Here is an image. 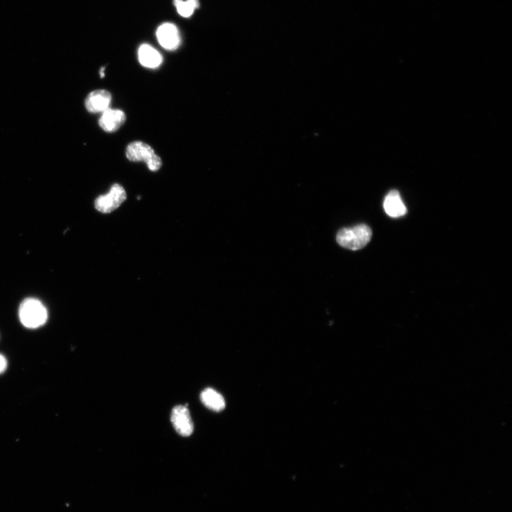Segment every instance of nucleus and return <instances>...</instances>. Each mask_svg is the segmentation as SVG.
<instances>
[{
    "mask_svg": "<svg viewBox=\"0 0 512 512\" xmlns=\"http://www.w3.org/2000/svg\"><path fill=\"white\" fill-rule=\"evenodd\" d=\"M174 4L177 12L183 17H191L199 8V0H174Z\"/></svg>",
    "mask_w": 512,
    "mask_h": 512,
    "instance_id": "f8f14e48",
    "label": "nucleus"
},
{
    "mask_svg": "<svg viewBox=\"0 0 512 512\" xmlns=\"http://www.w3.org/2000/svg\"><path fill=\"white\" fill-rule=\"evenodd\" d=\"M372 231L366 224L341 229L337 235V242L344 248L357 250L364 248L371 241Z\"/></svg>",
    "mask_w": 512,
    "mask_h": 512,
    "instance_id": "f257e3e1",
    "label": "nucleus"
},
{
    "mask_svg": "<svg viewBox=\"0 0 512 512\" xmlns=\"http://www.w3.org/2000/svg\"><path fill=\"white\" fill-rule=\"evenodd\" d=\"M126 157L133 162L144 161L148 169L157 172L162 166V161L154 149L142 141H135L130 144L126 148Z\"/></svg>",
    "mask_w": 512,
    "mask_h": 512,
    "instance_id": "7ed1b4c3",
    "label": "nucleus"
},
{
    "mask_svg": "<svg viewBox=\"0 0 512 512\" xmlns=\"http://www.w3.org/2000/svg\"><path fill=\"white\" fill-rule=\"evenodd\" d=\"M384 208L386 213L393 218H399L407 213V208L397 190H392L387 195L384 199Z\"/></svg>",
    "mask_w": 512,
    "mask_h": 512,
    "instance_id": "1a4fd4ad",
    "label": "nucleus"
},
{
    "mask_svg": "<svg viewBox=\"0 0 512 512\" xmlns=\"http://www.w3.org/2000/svg\"><path fill=\"white\" fill-rule=\"evenodd\" d=\"M126 121V115L124 111L108 108L103 112L99 124L105 132H115L119 130Z\"/></svg>",
    "mask_w": 512,
    "mask_h": 512,
    "instance_id": "6e6552de",
    "label": "nucleus"
},
{
    "mask_svg": "<svg viewBox=\"0 0 512 512\" xmlns=\"http://www.w3.org/2000/svg\"><path fill=\"white\" fill-rule=\"evenodd\" d=\"M200 398L203 404L212 411L219 412L226 407V402L222 395L213 388H208L204 390Z\"/></svg>",
    "mask_w": 512,
    "mask_h": 512,
    "instance_id": "9b49d317",
    "label": "nucleus"
},
{
    "mask_svg": "<svg viewBox=\"0 0 512 512\" xmlns=\"http://www.w3.org/2000/svg\"><path fill=\"white\" fill-rule=\"evenodd\" d=\"M104 71H105V68H101V72H100V75H101V78H104V77H105Z\"/></svg>",
    "mask_w": 512,
    "mask_h": 512,
    "instance_id": "4468645a",
    "label": "nucleus"
},
{
    "mask_svg": "<svg viewBox=\"0 0 512 512\" xmlns=\"http://www.w3.org/2000/svg\"><path fill=\"white\" fill-rule=\"evenodd\" d=\"M171 422L176 431L183 437L190 436L194 424L188 408L184 406L175 407L171 414Z\"/></svg>",
    "mask_w": 512,
    "mask_h": 512,
    "instance_id": "39448f33",
    "label": "nucleus"
},
{
    "mask_svg": "<svg viewBox=\"0 0 512 512\" xmlns=\"http://www.w3.org/2000/svg\"><path fill=\"white\" fill-rule=\"evenodd\" d=\"M112 95L106 90H97L90 92L87 97L85 106L91 113L104 112L111 104Z\"/></svg>",
    "mask_w": 512,
    "mask_h": 512,
    "instance_id": "0eeeda50",
    "label": "nucleus"
},
{
    "mask_svg": "<svg viewBox=\"0 0 512 512\" xmlns=\"http://www.w3.org/2000/svg\"><path fill=\"white\" fill-rule=\"evenodd\" d=\"M7 366L8 362L6 358L3 355H0V374L3 373L7 368Z\"/></svg>",
    "mask_w": 512,
    "mask_h": 512,
    "instance_id": "ddd939ff",
    "label": "nucleus"
},
{
    "mask_svg": "<svg viewBox=\"0 0 512 512\" xmlns=\"http://www.w3.org/2000/svg\"><path fill=\"white\" fill-rule=\"evenodd\" d=\"M157 38L163 48L174 51L181 44V35L176 26L172 23H165L157 30Z\"/></svg>",
    "mask_w": 512,
    "mask_h": 512,
    "instance_id": "423d86ee",
    "label": "nucleus"
},
{
    "mask_svg": "<svg viewBox=\"0 0 512 512\" xmlns=\"http://www.w3.org/2000/svg\"><path fill=\"white\" fill-rule=\"evenodd\" d=\"M126 198L127 195L124 187L119 184H115L107 195L100 196L96 199L95 206L100 213L109 214L117 209Z\"/></svg>",
    "mask_w": 512,
    "mask_h": 512,
    "instance_id": "20e7f679",
    "label": "nucleus"
},
{
    "mask_svg": "<svg viewBox=\"0 0 512 512\" xmlns=\"http://www.w3.org/2000/svg\"><path fill=\"white\" fill-rule=\"evenodd\" d=\"M19 319L25 327L35 329L41 327L48 320V313L41 302L35 298L22 302L19 311Z\"/></svg>",
    "mask_w": 512,
    "mask_h": 512,
    "instance_id": "f03ea898",
    "label": "nucleus"
},
{
    "mask_svg": "<svg viewBox=\"0 0 512 512\" xmlns=\"http://www.w3.org/2000/svg\"><path fill=\"white\" fill-rule=\"evenodd\" d=\"M138 59L142 66L149 68L159 67L163 61L161 54L149 44H143L139 48Z\"/></svg>",
    "mask_w": 512,
    "mask_h": 512,
    "instance_id": "9d476101",
    "label": "nucleus"
}]
</instances>
